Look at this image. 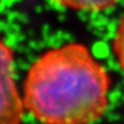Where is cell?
<instances>
[{
	"label": "cell",
	"instance_id": "cell-3",
	"mask_svg": "<svg viewBox=\"0 0 124 124\" xmlns=\"http://www.w3.org/2000/svg\"><path fill=\"white\" fill-rule=\"evenodd\" d=\"M52 1L61 7L73 10L98 12L114 7L119 0H52Z\"/></svg>",
	"mask_w": 124,
	"mask_h": 124
},
{
	"label": "cell",
	"instance_id": "cell-1",
	"mask_svg": "<svg viewBox=\"0 0 124 124\" xmlns=\"http://www.w3.org/2000/svg\"><path fill=\"white\" fill-rule=\"evenodd\" d=\"M106 68L82 44L43 54L31 65L23 88L25 109L45 124H93L109 106Z\"/></svg>",
	"mask_w": 124,
	"mask_h": 124
},
{
	"label": "cell",
	"instance_id": "cell-4",
	"mask_svg": "<svg viewBox=\"0 0 124 124\" xmlns=\"http://www.w3.org/2000/svg\"><path fill=\"white\" fill-rule=\"evenodd\" d=\"M112 49L120 66L124 70V15L121 17L112 41Z\"/></svg>",
	"mask_w": 124,
	"mask_h": 124
},
{
	"label": "cell",
	"instance_id": "cell-2",
	"mask_svg": "<svg viewBox=\"0 0 124 124\" xmlns=\"http://www.w3.org/2000/svg\"><path fill=\"white\" fill-rule=\"evenodd\" d=\"M24 108L15 82L13 50L0 39V124H20Z\"/></svg>",
	"mask_w": 124,
	"mask_h": 124
}]
</instances>
